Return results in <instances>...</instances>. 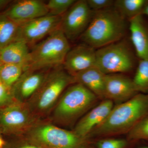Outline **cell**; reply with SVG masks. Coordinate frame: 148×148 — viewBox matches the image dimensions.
Returning <instances> with one entry per match:
<instances>
[{
    "instance_id": "25",
    "label": "cell",
    "mask_w": 148,
    "mask_h": 148,
    "mask_svg": "<svg viewBox=\"0 0 148 148\" xmlns=\"http://www.w3.org/2000/svg\"><path fill=\"white\" fill-rule=\"evenodd\" d=\"M128 145V141L123 139H103L96 144L97 148H125Z\"/></svg>"
},
{
    "instance_id": "27",
    "label": "cell",
    "mask_w": 148,
    "mask_h": 148,
    "mask_svg": "<svg viewBox=\"0 0 148 148\" xmlns=\"http://www.w3.org/2000/svg\"><path fill=\"white\" fill-rule=\"evenodd\" d=\"M11 88L2 82L0 83V106L5 104L10 99Z\"/></svg>"
},
{
    "instance_id": "28",
    "label": "cell",
    "mask_w": 148,
    "mask_h": 148,
    "mask_svg": "<svg viewBox=\"0 0 148 148\" xmlns=\"http://www.w3.org/2000/svg\"><path fill=\"white\" fill-rule=\"evenodd\" d=\"M11 1L9 0H0V11L6 7Z\"/></svg>"
},
{
    "instance_id": "31",
    "label": "cell",
    "mask_w": 148,
    "mask_h": 148,
    "mask_svg": "<svg viewBox=\"0 0 148 148\" xmlns=\"http://www.w3.org/2000/svg\"><path fill=\"white\" fill-rule=\"evenodd\" d=\"M4 145V142L2 138L0 137V148L1 147Z\"/></svg>"
},
{
    "instance_id": "8",
    "label": "cell",
    "mask_w": 148,
    "mask_h": 148,
    "mask_svg": "<svg viewBox=\"0 0 148 148\" xmlns=\"http://www.w3.org/2000/svg\"><path fill=\"white\" fill-rule=\"evenodd\" d=\"M61 18L48 14L20 24L17 40L23 41L29 45L43 40L60 27Z\"/></svg>"
},
{
    "instance_id": "17",
    "label": "cell",
    "mask_w": 148,
    "mask_h": 148,
    "mask_svg": "<svg viewBox=\"0 0 148 148\" xmlns=\"http://www.w3.org/2000/svg\"><path fill=\"white\" fill-rule=\"evenodd\" d=\"M28 45L23 41H15L0 49V64L23 65L25 69L29 61Z\"/></svg>"
},
{
    "instance_id": "26",
    "label": "cell",
    "mask_w": 148,
    "mask_h": 148,
    "mask_svg": "<svg viewBox=\"0 0 148 148\" xmlns=\"http://www.w3.org/2000/svg\"><path fill=\"white\" fill-rule=\"evenodd\" d=\"M90 9L93 12L98 11L111 8L114 6L113 0H86Z\"/></svg>"
},
{
    "instance_id": "7",
    "label": "cell",
    "mask_w": 148,
    "mask_h": 148,
    "mask_svg": "<svg viewBox=\"0 0 148 148\" xmlns=\"http://www.w3.org/2000/svg\"><path fill=\"white\" fill-rule=\"evenodd\" d=\"M61 67H57L56 70L48 75L40 88L38 102L39 109L48 108L69 85L75 82L73 76L61 69Z\"/></svg>"
},
{
    "instance_id": "9",
    "label": "cell",
    "mask_w": 148,
    "mask_h": 148,
    "mask_svg": "<svg viewBox=\"0 0 148 148\" xmlns=\"http://www.w3.org/2000/svg\"><path fill=\"white\" fill-rule=\"evenodd\" d=\"M36 140L49 148H80L84 139L74 132L51 125H47L37 129Z\"/></svg>"
},
{
    "instance_id": "2",
    "label": "cell",
    "mask_w": 148,
    "mask_h": 148,
    "mask_svg": "<svg viewBox=\"0 0 148 148\" xmlns=\"http://www.w3.org/2000/svg\"><path fill=\"white\" fill-rule=\"evenodd\" d=\"M126 20L114 7L94 12L90 24L80 38L95 49L119 41L126 33Z\"/></svg>"
},
{
    "instance_id": "4",
    "label": "cell",
    "mask_w": 148,
    "mask_h": 148,
    "mask_svg": "<svg viewBox=\"0 0 148 148\" xmlns=\"http://www.w3.org/2000/svg\"><path fill=\"white\" fill-rule=\"evenodd\" d=\"M135 64V56L123 40L96 50L95 66L106 75L128 73Z\"/></svg>"
},
{
    "instance_id": "11",
    "label": "cell",
    "mask_w": 148,
    "mask_h": 148,
    "mask_svg": "<svg viewBox=\"0 0 148 148\" xmlns=\"http://www.w3.org/2000/svg\"><path fill=\"white\" fill-rule=\"evenodd\" d=\"M105 99L121 103L128 101L138 92L132 79L122 73L105 76Z\"/></svg>"
},
{
    "instance_id": "33",
    "label": "cell",
    "mask_w": 148,
    "mask_h": 148,
    "mask_svg": "<svg viewBox=\"0 0 148 148\" xmlns=\"http://www.w3.org/2000/svg\"><path fill=\"white\" fill-rule=\"evenodd\" d=\"M1 82V79H0V83Z\"/></svg>"
},
{
    "instance_id": "32",
    "label": "cell",
    "mask_w": 148,
    "mask_h": 148,
    "mask_svg": "<svg viewBox=\"0 0 148 148\" xmlns=\"http://www.w3.org/2000/svg\"><path fill=\"white\" fill-rule=\"evenodd\" d=\"M138 148H148V146H141Z\"/></svg>"
},
{
    "instance_id": "15",
    "label": "cell",
    "mask_w": 148,
    "mask_h": 148,
    "mask_svg": "<svg viewBox=\"0 0 148 148\" xmlns=\"http://www.w3.org/2000/svg\"><path fill=\"white\" fill-rule=\"evenodd\" d=\"M48 70H26L12 86L11 91L21 98H29L38 91L42 85L47 76L46 71Z\"/></svg>"
},
{
    "instance_id": "10",
    "label": "cell",
    "mask_w": 148,
    "mask_h": 148,
    "mask_svg": "<svg viewBox=\"0 0 148 148\" xmlns=\"http://www.w3.org/2000/svg\"><path fill=\"white\" fill-rule=\"evenodd\" d=\"M18 24H23L48 14L46 3L40 0L16 1L2 13Z\"/></svg>"
},
{
    "instance_id": "5",
    "label": "cell",
    "mask_w": 148,
    "mask_h": 148,
    "mask_svg": "<svg viewBox=\"0 0 148 148\" xmlns=\"http://www.w3.org/2000/svg\"><path fill=\"white\" fill-rule=\"evenodd\" d=\"M97 99L84 86L76 83L64 92L56 110V115L65 120L73 119L88 110Z\"/></svg>"
},
{
    "instance_id": "29",
    "label": "cell",
    "mask_w": 148,
    "mask_h": 148,
    "mask_svg": "<svg viewBox=\"0 0 148 148\" xmlns=\"http://www.w3.org/2000/svg\"><path fill=\"white\" fill-rule=\"evenodd\" d=\"M142 14L143 15H145L148 16V1L145 7V8L143 10Z\"/></svg>"
},
{
    "instance_id": "14",
    "label": "cell",
    "mask_w": 148,
    "mask_h": 148,
    "mask_svg": "<svg viewBox=\"0 0 148 148\" xmlns=\"http://www.w3.org/2000/svg\"><path fill=\"white\" fill-rule=\"evenodd\" d=\"M143 14L128 20L130 39L139 60H148V26Z\"/></svg>"
},
{
    "instance_id": "30",
    "label": "cell",
    "mask_w": 148,
    "mask_h": 148,
    "mask_svg": "<svg viewBox=\"0 0 148 148\" xmlns=\"http://www.w3.org/2000/svg\"><path fill=\"white\" fill-rule=\"evenodd\" d=\"M19 148H41L39 147L34 145H26L21 147Z\"/></svg>"
},
{
    "instance_id": "19",
    "label": "cell",
    "mask_w": 148,
    "mask_h": 148,
    "mask_svg": "<svg viewBox=\"0 0 148 148\" xmlns=\"http://www.w3.org/2000/svg\"><path fill=\"white\" fill-rule=\"evenodd\" d=\"M148 0H116L114 8L126 19L142 14Z\"/></svg>"
},
{
    "instance_id": "21",
    "label": "cell",
    "mask_w": 148,
    "mask_h": 148,
    "mask_svg": "<svg viewBox=\"0 0 148 148\" xmlns=\"http://www.w3.org/2000/svg\"><path fill=\"white\" fill-rule=\"evenodd\" d=\"M25 71V67L19 64H0V79L6 86L11 88Z\"/></svg>"
},
{
    "instance_id": "23",
    "label": "cell",
    "mask_w": 148,
    "mask_h": 148,
    "mask_svg": "<svg viewBox=\"0 0 148 148\" xmlns=\"http://www.w3.org/2000/svg\"><path fill=\"white\" fill-rule=\"evenodd\" d=\"M127 138L128 141L134 143L140 140L148 141V116L127 132Z\"/></svg>"
},
{
    "instance_id": "6",
    "label": "cell",
    "mask_w": 148,
    "mask_h": 148,
    "mask_svg": "<svg viewBox=\"0 0 148 148\" xmlns=\"http://www.w3.org/2000/svg\"><path fill=\"white\" fill-rule=\"evenodd\" d=\"M93 14L86 0H79L62 15L60 28L69 40L81 36L90 24Z\"/></svg>"
},
{
    "instance_id": "12",
    "label": "cell",
    "mask_w": 148,
    "mask_h": 148,
    "mask_svg": "<svg viewBox=\"0 0 148 148\" xmlns=\"http://www.w3.org/2000/svg\"><path fill=\"white\" fill-rule=\"evenodd\" d=\"M96 49L84 43L71 49L63 67L71 75L95 66Z\"/></svg>"
},
{
    "instance_id": "16",
    "label": "cell",
    "mask_w": 148,
    "mask_h": 148,
    "mask_svg": "<svg viewBox=\"0 0 148 148\" xmlns=\"http://www.w3.org/2000/svg\"><path fill=\"white\" fill-rule=\"evenodd\" d=\"M105 76L96 66L73 76L75 82L84 86L97 98H105Z\"/></svg>"
},
{
    "instance_id": "20",
    "label": "cell",
    "mask_w": 148,
    "mask_h": 148,
    "mask_svg": "<svg viewBox=\"0 0 148 148\" xmlns=\"http://www.w3.org/2000/svg\"><path fill=\"white\" fill-rule=\"evenodd\" d=\"M19 25L0 14V49L17 40Z\"/></svg>"
},
{
    "instance_id": "24",
    "label": "cell",
    "mask_w": 148,
    "mask_h": 148,
    "mask_svg": "<svg viewBox=\"0 0 148 148\" xmlns=\"http://www.w3.org/2000/svg\"><path fill=\"white\" fill-rule=\"evenodd\" d=\"M75 0H49L46 3L49 15L62 16L76 2Z\"/></svg>"
},
{
    "instance_id": "13",
    "label": "cell",
    "mask_w": 148,
    "mask_h": 148,
    "mask_svg": "<svg viewBox=\"0 0 148 148\" xmlns=\"http://www.w3.org/2000/svg\"><path fill=\"white\" fill-rule=\"evenodd\" d=\"M113 107L112 101L105 99L81 119L76 126L74 132L84 140L106 119Z\"/></svg>"
},
{
    "instance_id": "3",
    "label": "cell",
    "mask_w": 148,
    "mask_h": 148,
    "mask_svg": "<svg viewBox=\"0 0 148 148\" xmlns=\"http://www.w3.org/2000/svg\"><path fill=\"white\" fill-rule=\"evenodd\" d=\"M70 49L69 40L59 27L35 45L30 51L25 71L49 69L63 66Z\"/></svg>"
},
{
    "instance_id": "22",
    "label": "cell",
    "mask_w": 148,
    "mask_h": 148,
    "mask_svg": "<svg viewBox=\"0 0 148 148\" xmlns=\"http://www.w3.org/2000/svg\"><path fill=\"white\" fill-rule=\"evenodd\" d=\"M132 79L138 93L148 94V60H139Z\"/></svg>"
},
{
    "instance_id": "1",
    "label": "cell",
    "mask_w": 148,
    "mask_h": 148,
    "mask_svg": "<svg viewBox=\"0 0 148 148\" xmlns=\"http://www.w3.org/2000/svg\"><path fill=\"white\" fill-rule=\"evenodd\" d=\"M148 116V94L138 93L113 108L108 116L90 133L109 136L127 133Z\"/></svg>"
},
{
    "instance_id": "18",
    "label": "cell",
    "mask_w": 148,
    "mask_h": 148,
    "mask_svg": "<svg viewBox=\"0 0 148 148\" xmlns=\"http://www.w3.org/2000/svg\"><path fill=\"white\" fill-rule=\"evenodd\" d=\"M28 116L18 106L11 105L4 109L0 114V124L7 129H15L27 123Z\"/></svg>"
}]
</instances>
